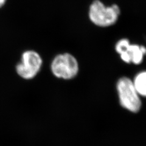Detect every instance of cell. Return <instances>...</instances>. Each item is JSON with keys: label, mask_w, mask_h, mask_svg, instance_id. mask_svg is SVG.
<instances>
[{"label": "cell", "mask_w": 146, "mask_h": 146, "mask_svg": "<svg viewBox=\"0 0 146 146\" xmlns=\"http://www.w3.org/2000/svg\"><path fill=\"white\" fill-rule=\"evenodd\" d=\"M145 52L146 49L144 46L130 44V43L126 46L119 54L124 62L138 65L142 63Z\"/></svg>", "instance_id": "5"}, {"label": "cell", "mask_w": 146, "mask_h": 146, "mask_svg": "<svg viewBox=\"0 0 146 146\" xmlns=\"http://www.w3.org/2000/svg\"><path fill=\"white\" fill-rule=\"evenodd\" d=\"M6 0H0V7L4 6V4H5Z\"/></svg>", "instance_id": "7"}, {"label": "cell", "mask_w": 146, "mask_h": 146, "mask_svg": "<svg viewBox=\"0 0 146 146\" xmlns=\"http://www.w3.org/2000/svg\"><path fill=\"white\" fill-rule=\"evenodd\" d=\"M52 74L57 78L70 80L75 77L79 72V63L76 58L69 53L59 54L51 63Z\"/></svg>", "instance_id": "3"}, {"label": "cell", "mask_w": 146, "mask_h": 146, "mask_svg": "<svg viewBox=\"0 0 146 146\" xmlns=\"http://www.w3.org/2000/svg\"><path fill=\"white\" fill-rule=\"evenodd\" d=\"M120 14L117 5L106 7L99 0H95L91 4L89 11V17L92 23L100 27H108L117 21Z\"/></svg>", "instance_id": "2"}, {"label": "cell", "mask_w": 146, "mask_h": 146, "mask_svg": "<svg viewBox=\"0 0 146 146\" xmlns=\"http://www.w3.org/2000/svg\"><path fill=\"white\" fill-rule=\"evenodd\" d=\"M42 58L34 51H27L23 54L21 62L16 66L17 74L25 79H33L42 66Z\"/></svg>", "instance_id": "4"}, {"label": "cell", "mask_w": 146, "mask_h": 146, "mask_svg": "<svg viewBox=\"0 0 146 146\" xmlns=\"http://www.w3.org/2000/svg\"><path fill=\"white\" fill-rule=\"evenodd\" d=\"M116 87L121 106L130 112H138L142 104L132 81L128 77H121L117 82Z\"/></svg>", "instance_id": "1"}, {"label": "cell", "mask_w": 146, "mask_h": 146, "mask_svg": "<svg viewBox=\"0 0 146 146\" xmlns=\"http://www.w3.org/2000/svg\"><path fill=\"white\" fill-rule=\"evenodd\" d=\"M145 80L146 72L145 71H141L135 76L133 81H132L137 93L141 96L143 97H145L146 95Z\"/></svg>", "instance_id": "6"}]
</instances>
